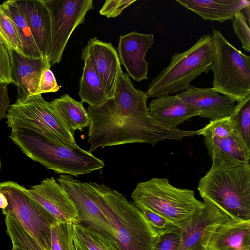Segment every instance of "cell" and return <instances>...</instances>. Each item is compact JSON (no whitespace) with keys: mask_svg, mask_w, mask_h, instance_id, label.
<instances>
[{"mask_svg":"<svg viewBox=\"0 0 250 250\" xmlns=\"http://www.w3.org/2000/svg\"><path fill=\"white\" fill-rule=\"evenodd\" d=\"M8 205V202L5 196L0 192V208L1 210L5 209Z\"/></svg>","mask_w":250,"mask_h":250,"instance_id":"74e56055","label":"cell"},{"mask_svg":"<svg viewBox=\"0 0 250 250\" xmlns=\"http://www.w3.org/2000/svg\"><path fill=\"white\" fill-rule=\"evenodd\" d=\"M7 85L0 83V121L5 116L9 106L10 98Z\"/></svg>","mask_w":250,"mask_h":250,"instance_id":"8d00e7d4","label":"cell"},{"mask_svg":"<svg viewBox=\"0 0 250 250\" xmlns=\"http://www.w3.org/2000/svg\"><path fill=\"white\" fill-rule=\"evenodd\" d=\"M204 207L191 218L182 230L179 250L207 248L216 229L230 218L213 204L204 201Z\"/></svg>","mask_w":250,"mask_h":250,"instance_id":"7c38bea8","label":"cell"},{"mask_svg":"<svg viewBox=\"0 0 250 250\" xmlns=\"http://www.w3.org/2000/svg\"><path fill=\"white\" fill-rule=\"evenodd\" d=\"M154 42L153 34L134 31L119 37L117 49L120 62L128 75L136 82L148 79L149 63L146 61L145 56Z\"/></svg>","mask_w":250,"mask_h":250,"instance_id":"9a60e30c","label":"cell"},{"mask_svg":"<svg viewBox=\"0 0 250 250\" xmlns=\"http://www.w3.org/2000/svg\"><path fill=\"white\" fill-rule=\"evenodd\" d=\"M202 250H207V249L206 248H204V249H202Z\"/></svg>","mask_w":250,"mask_h":250,"instance_id":"60d3db41","label":"cell"},{"mask_svg":"<svg viewBox=\"0 0 250 250\" xmlns=\"http://www.w3.org/2000/svg\"><path fill=\"white\" fill-rule=\"evenodd\" d=\"M0 5L15 26L25 57L34 59L43 58L36 44L24 17L16 4L15 0L5 1Z\"/></svg>","mask_w":250,"mask_h":250,"instance_id":"cb8c5ba5","label":"cell"},{"mask_svg":"<svg viewBox=\"0 0 250 250\" xmlns=\"http://www.w3.org/2000/svg\"><path fill=\"white\" fill-rule=\"evenodd\" d=\"M0 40L12 51L25 56L15 26L4 12L0 5Z\"/></svg>","mask_w":250,"mask_h":250,"instance_id":"f1b7e54d","label":"cell"},{"mask_svg":"<svg viewBox=\"0 0 250 250\" xmlns=\"http://www.w3.org/2000/svg\"><path fill=\"white\" fill-rule=\"evenodd\" d=\"M50 103L73 134L76 130L82 131L88 127L89 118L82 102L65 94Z\"/></svg>","mask_w":250,"mask_h":250,"instance_id":"603a6c76","label":"cell"},{"mask_svg":"<svg viewBox=\"0 0 250 250\" xmlns=\"http://www.w3.org/2000/svg\"><path fill=\"white\" fill-rule=\"evenodd\" d=\"M27 191L58 222H78L79 213L74 203L54 177L43 179Z\"/></svg>","mask_w":250,"mask_h":250,"instance_id":"4fadbf2b","label":"cell"},{"mask_svg":"<svg viewBox=\"0 0 250 250\" xmlns=\"http://www.w3.org/2000/svg\"><path fill=\"white\" fill-rule=\"evenodd\" d=\"M0 192L8 202L2 214L12 217L44 249L51 250V228L58 221L15 182L0 183Z\"/></svg>","mask_w":250,"mask_h":250,"instance_id":"9c48e42d","label":"cell"},{"mask_svg":"<svg viewBox=\"0 0 250 250\" xmlns=\"http://www.w3.org/2000/svg\"><path fill=\"white\" fill-rule=\"evenodd\" d=\"M136 0H107L99 11L100 15L107 18H115Z\"/></svg>","mask_w":250,"mask_h":250,"instance_id":"e575fe53","label":"cell"},{"mask_svg":"<svg viewBox=\"0 0 250 250\" xmlns=\"http://www.w3.org/2000/svg\"><path fill=\"white\" fill-rule=\"evenodd\" d=\"M131 197L133 202L144 205L183 230L205 206L195 198L193 190L175 187L167 178L138 183Z\"/></svg>","mask_w":250,"mask_h":250,"instance_id":"8992f818","label":"cell"},{"mask_svg":"<svg viewBox=\"0 0 250 250\" xmlns=\"http://www.w3.org/2000/svg\"><path fill=\"white\" fill-rule=\"evenodd\" d=\"M121 250H152L158 233L133 203L102 184L89 182Z\"/></svg>","mask_w":250,"mask_h":250,"instance_id":"277c9868","label":"cell"},{"mask_svg":"<svg viewBox=\"0 0 250 250\" xmlns=\"http://www.w3.org/2000/svg\"><path fill=\"white\" fill-rule=\"evenodd\" d=\"M48 10L51 30L49 60L51 66L62 61L63 51L74 30L93 9L92 0H42Z\"/></svg>","mask_w":250,"mask_h":250,"instance_id":"30bf717a","label":"cell"},{"mask_svg":"<svg viewBox=\"0 0 250 250\" xmlns=\"http://www.w3.org/2000/svg\"><path fill=\"white\" fill-rule=\"evenodd\" d=\"M9 137L26 156L58 173L77 177L104 167L103 161L77 145L69 146L37 131L12 129Z\"/></svg>","mask_w":250,"mask_h":250,"instance_id":"3957f363","label":"cell"},{"mask_svg":"<svg viewBox=\"0 0 250 250\" xmlns=\"http://www.w3.org/2000/svg\"><path fill=\"white\" fill-rule=\"evenodd\" d=\"M236 130L233 114L229 116L210 120L204 127L196 130V135L208 138H223L231 135Z\"/></svg>","mask_w":250,"mask_h":250,"instance_id":"83f0119b","label":"cell"},{"mask_svg":"<svg viewBox=\"0 0 250 250\" xmlns=\"http://www.w3.org/2000/svg\"><path fill=\"white\" fill-rule=\"evenodd\" d=\"M233 114L236 131L250 148V95L237 103Z\"/></svg>","mask_w":250,"mask_h":250,"instance_id":"f546056e","label":"cell"},{"mask_svg":"<svg viewBox=\"0 0 250 250\" xmlns=\"http://www.w3.org/2000/svg\"><path fill=\"white\" fill-rule=\"evenodd\" d=\"M81 59L84 62L79 92L81 102H85L92 107L100 106L109 98L89 60L86 57Z\"/></svg>","mask_w":250,"mask_h":250,"instance_id":"7402d4cb","label":"cell"},{"mask_svg":"<svg viewBox=\"0 0 250 250\" xmlns=\"http://www.w3.org/2000/svg\"><path fill=\"white\" fill-rule=\"evenodd\" d=\"M76 250H121L117 242L92 228L73 222Z\"/></svg>","mask_w":250,"mask_h":250,"instance_id":"d4e9b609","label":"cell"},{"mask_svg":"<svg viewBox=\"0 0 250 250\" xmlns=\"http://www.w3.org/2000/svg\"><path fill=\"white\" fill-rule=\"evenodd\" d=\"M61 87L58 84L50 68H45L41 76L38 94L55 92L59 91Z\"/></svg>","mask_w":250,"mask_h":250,"instance_id":"d590c367","label":"cell"},{"mask_svg":"<svg viewBox=\"0 0 250 250\" xmlns=\"http://www.w3.org/2000/svg\"><path fill=\"white\" fill-rule=\"evenodd\" d=\"M214 56L211 35H202L188 50L171 56L168 66L149 83L146 91L149 97L156 98L185 91L201 74H208Z\"/></svg>","mask_w":250,"mask_h":250,"instance_id":"5b68a950","label":"cell"},{"mask_svg":"<svg viewBox=\"0 0 250 250\" xmlns=\"http://www.w3.org/2000/svg\"><path fill=\"white\" fill-rule=\"evenodd\" d=\"M182 230L177 227L158 234L152 250H179Z\"/></svg>","mask_w":250,"mask_h":250,"instance_id":"1f68e13d","label":"cell"},{"mask_svg":"<svg viewBox=\"0 0 250 250\" xmlns=\"http://www.w3.org/2000/svg\"><path fill=\"white\" fill-rule=\"evenodd\" d=\"M51 250H76L72 222H57L51 228Z\"/></svg>","mask_w":250,"mask_h":250,"instance_id":"4316f807","label":"cell"},{"mask_svg":"<svg viewBox=\"0 0 250 250\" xmlns=\"http://www.w3.org/2000/svg\"><path fill=\"white\" fill-rule=\"evenodd\" d=\"M14 63V84L18 91L17 99L38 94L41 76L43 71L50 68L47 59L30 58L13 52Z\"/></svg>","mask_w":250,"mask_h":250,"instance_id":"d6986e66","label":"cell"},{"mask_svg":"<svg viewBox=\"0 0 250 250\" xmlns=\"http://www.w3.org/2000/svg\"><path fill=\"white\" fill-rule=\"evenodd\" d=\"M207 250H250V221L230 219L213 233Z\"/></svg>","mask_w":250,"mask_h":250,"instance_id":"44dd1931","label":"cell"},{"mask_svg":"<svg viewBox=\"0 0 250 250\" xmlns=\"http://www.w3.org/2000/svg\"><path fill=\"white\" fill-rule=\"evenodd\" d=\"M214 56L212 88L237 103L250 95V56L231 44L218 30L211 34Z\"/></svg>","mask_w":250,"mask_h":250,"instance_id":"52a82bcc","label":"cell"},{"mask_svg":"<svg viewBox=\"0 0 250 250\" xmlns=\"http://www.w3.org/2000/svg\"><path fill=\"white\" fill-rule=\"evenodd\" d=\"M13 51L0 40V83H14Z\"/></svg>","mask_w":250,"mask_h":250,"instance_id":"4dcf8cb0","label":"cell"},{"mask_svg":"<svg viewBox=\"0 0 250 250\" xmlns=\"http://www.w3.org/2000/svg\"><path fill=\"white\" fill-rule=\"evenodd\" d=\"M0 167H1V161H0Z\"/></svg>","mask_w":250,"mask_h":250,"instance_id":"ab89813d","label":"cell"},{"mask_svg":"<svg viewBox=\"0 0 250 250\" xmlns=\"http://www.w3.org/2000/svg\"><path fill=\"white\" fill-rule=\"evenodd\" d=\"M150 116L170 127L199 115L198 111L185 102L177 94L164 95L151 101L147 107Z\"/></svg>","mask_w":250,"mask_h":250,"instance_id":"ac0fdd59","label":"cell"},{"mask_svg":"<svg viewBox=\"0 0 250 250\" xmlns=\"http://www.w3.org/2000/svg\"><path fill=\"white\" fill-rule=\"evenodd\" d=\"M177 94L187 104L195 108L199 116L214 120L229 116L234 112L237 102L218 93L211 88L193 85Z\"/></svg>","mask_w":250,"mask_h":250,"instance_id":"2e32d148","label":"cell"},{"mask_svg":"<svg viewBox=\"0 0 250 250\" xmlns=\"http://www.w3.org/2000/svg\"><path fill=\"white\" fill-rule=\"evenodd\" d=\"M15 2L27 22L39 51L44 58L49 60L51 30L48 9L42 0H15Z\"/></svg>","mask_w":250,"mask_h":250,"instance_id":"e0dca14e","label":"cell"},{"mask_svg":"<svg viewBox=\"0 0 250 250\" xmlns=\"http://www.w3.org/2000/svg\"><path fill=\"white\" fill-rule=\"evenodd\" d=\"M57 181L78 211L77 222L89 227L117 242L112 228L101 211L89 183L82 182L69 174H61Z\"/></svg>","mask_w":250,"mask_h":250,"instance_id":"8fae6325","label":"cell"},{"mask_svg":"<svg viewBox=\"0 0 250 250\" xmlns=\"http://www.w3.org/2000/svg\"><path fill=\"white\" fill-rule=\"evenodd\" d=\"M212 160L197 189L204 201L211 203L231 219L250 221V164L223 152L207 148Z\"/></svg>","mask_w":250,"mask_h":250,"instance_id":"7a4b0ae2","label":"cell"},{"mask_svg":"<svg viewBox=\"0 0 250 250\" xmlns=\"http://www.w3.org/2000/svg\"><path fill=\"white\" fill-rule=\"evenodd\" d=\"M234 33L240 41L243 49L250 52V23L241 11L237 13L231 20Z\"/></svg>","mask_w":250,"mask_h":250,"instance_id":"836d02e7","label":"cell"},{"mask_svg":"<svg viewBox=\"0 0 250 250\" xmlns=\"http://www.w3.org/2000/svg\"><path fill=\"white\" fill-rule=\"evenodd\" d=\"M149 98L146 92L123 84L116 87L113 98L104 104L88 106V152L100 147L136 143L154 146L165 139L181 141L196 135V130L170 127L152 118L146 105Z\"/></svg>","mask_w":250,"mask_h":250,"instance_id":"6da1fadb","label":"cell"},{"mask_svg":"<svg viewBox=\"0 0 250 250\" xmlns=\"http://www.w3.org/2000/svg\"><path fill=\"white\" fill-rule=\"evenodd\" d=\"M177 2L199 16L205 21L223 23L232 20L235 15L247 6L246 0H176Z\"/></svg>","mask_w":250,"mask_h":250,"instance_id":"ffe728a7","label":"cell"},{"mask_svg":"<svg viewBox=\"0 0 250 250\" xmlns=\"http://www.w3.org/2000/svg\"><path fill=\"white\" fill-rule=\"evenodd\" d=\"M11 250H21V249L20 248H18L17 247L13 246L12 248V249Z\"/></svg>","mask_w":250,"mask_h":250,"instance_id":"f35d334b","label":"cell"},{"mask_svg":"<svg viewBox=\"0 0 250 250\" xmlns=\"http://www.w3.org/2000/svg\"><path fill=\"white\" fill-rule=\"evenodd\" d=\"M81 57L88 58L103 84L109 100L112 98L118 76L122 70L118 54L111 43L91 38L82 50Z\"/></svg>","mask_w":250,"mask_h":250,"instance_id":"5bb4252c","label":"cell"},{"mask_svg":"<svg viewBox=\"0 0 250 250\" xmlns=\"http://www.w3.org/2000/svg\"><path fill=\"white\" fill-rule=\"evenodd\" d=\"M158 234L179 227L166 218L139 202H133ZM180 228V227H179Z\"/></svg>","mask_w":250,"mask_h":250,"instance_id":"d6a6232c","label":"cell"},{"mask_svg":"<svg viewBox=\"0 0 250 250\" xmlns=\"http://www.w3.org/2000/svg\"><path fill=\"white\" fill-rule=\"evenodd\" d=\"M204 141L207 148L217 149L233 159L250 163V148L236 130L223 138L204 137Z\"/></svg>","mask_w":250,"mask_h":250,"instance_id":"484cf974","label":"cell"},{"mask_svg":"<svg viewBox=\"0 0 250 250\" xmlns=\"http://www.w3.org/2000/svg\"><path fill=\"white\" fill-rule=\"evenodd\" d=\"M7 111L6 123L11 129L33 130L69 146L77 145L74 134L50 102L46 101L41 94L17 99L9 105Z\"/></svg>","mask_w":250,"mask_h":250,"instance_id":"ba28073f","label":"cell"}]
</instances>
